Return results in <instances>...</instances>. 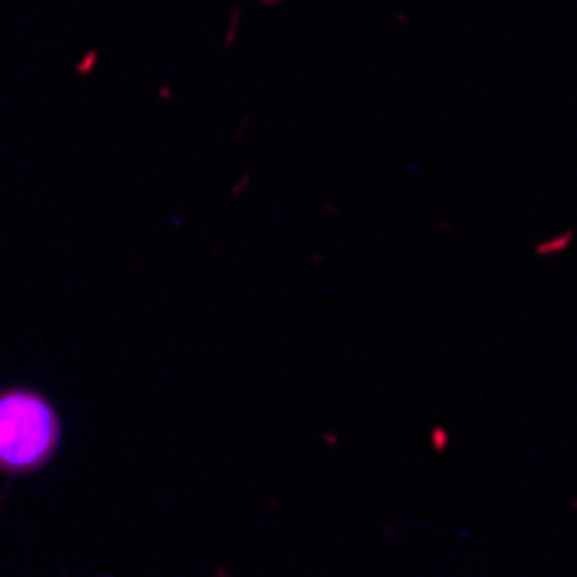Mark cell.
<instances>
[{
    "instance_id": "6da1fadb",
    "label": "cell",
    "mask_w": 577,
    "mask_h": 577,
    "mask_svg": "<svg viewBox=\"0 0 577 577\" xmlns=\"http://www.w3.org/2000/svg\"><path fill=\"white\" fill-rule=\"evenodd\" d=\"M59 446L56 408L35 391L0 394V470H35Z\"/></svg>"
}]
</instances>
